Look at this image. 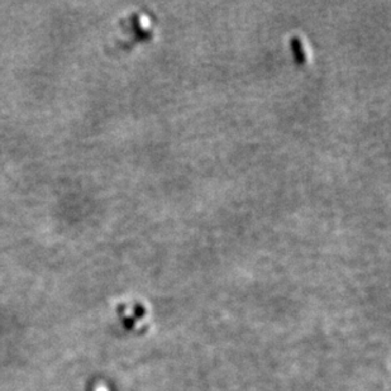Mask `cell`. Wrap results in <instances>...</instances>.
<instances>
[{
  "label": "cell",
  "mask_w": 391,
  "mask_h": 391,
  "mask_svg": "<svg viewBox=\"0 0 391 391\" xmlns=\"http://www.w3.org/2000/svg\"><path fill=\"white\" fill-rule=\"evenodd\" d=\"M97 391H106V389H105V387H103V386H100V387H98V389H97Z\"/></svg>",
  "instance_id": "cell-1"
}]
</instances>
